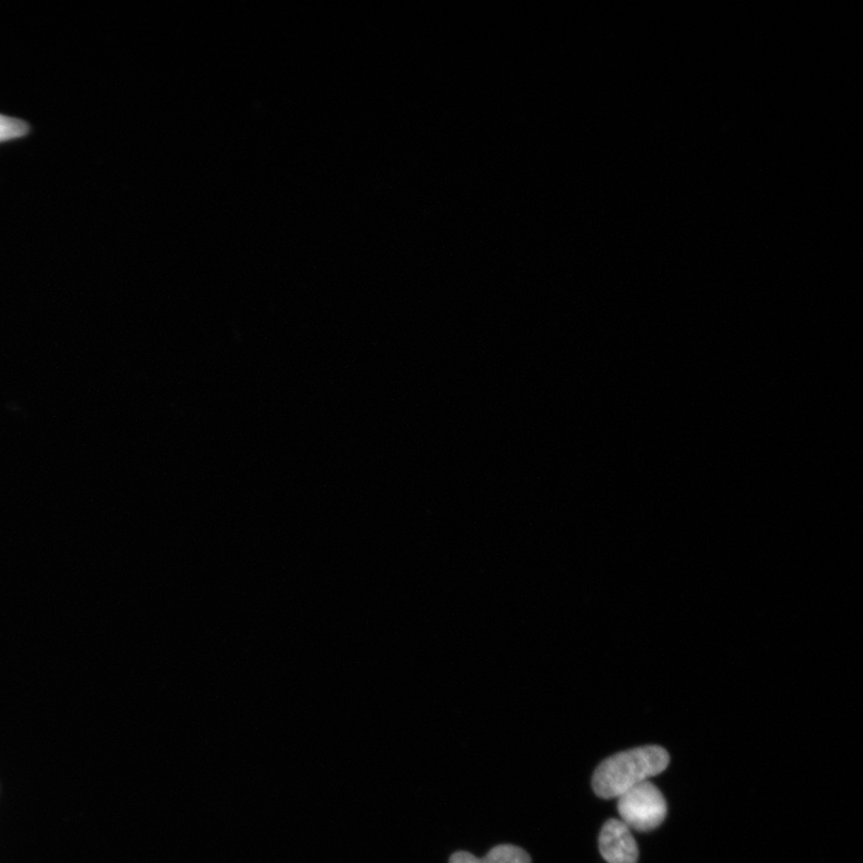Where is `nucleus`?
Returning a JSON list of instances; mask_svg holds the SVG:
<instances>
[{"label":"nucleus","instance_id":"1","mask_svg":"<svg viewBox=\"0 0 863 863\" xmlns=\"http://www.w3.org/2000/svg\"><path fill=\"white\" fill-rule=\"evenodd\" d=\"M669 754L659 746L625 751L601 763L593 777V790L603 798H618L636 785L664 773Z\"/></svg>","mask_w":863,"mask_h":863},{"label":"nucleus","instance_id":"2","mask_svg":"<svg viewBox=\"0 0 863 863\" xmlns=\"http://www.w3.org/2000/svg\"><path fill=\"white\" fill-rule=\"evenodd\" d=\"M622 822L629 829L652 831L665 822L667 803L651 781H645L618 797Z\"/></svg>","mask_w":863,"mask_h":863},{"label":"nucleus","instance_id":"3","mask_svg":"<svg viewBox=\"0 0 863 863\" xmlns=\"http://www.w3.org/2000/svg\"><path fill=\"white\" fill-rule=\"evenodd\" d=\"M601 855L608 863H637L639 851L631 829L618 820H609L598 837Z\"/></svg>","mask_w":863,"mask_h":863},{"label":"nucleus","instance_id":"4","mask_svg":"<svg viewBox=\"0 0 863 863\" xmlns=\"http://www.w3.org/2000/svg\"><path fill=\"white\" fill-rule=\"evenodd\" d=\"M450 863H532V859L520 847L504 844L493 847L483 859H477L467 852L455 853L450 859Z\"/></svg>","mask_w":863,"mask_h":863},{"label":"nucleus","instance_id":"5","mask_svg":"<svg viewBox=\"0 0 863 863\" xmlns=\"http://www.w3.org/2000/svg\"><path fill=\"white\" fill-rule=\"evenodd\" d=\"M28 132L24 121L0 115V142L14 140Z\"/></svg>","mask_w":863,"mask_h":863}]
</instances>
